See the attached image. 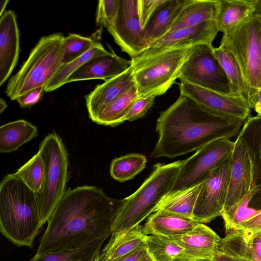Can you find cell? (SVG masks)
<instances>
[{
	"instance_id": "cell-34",
	"label": "cell",
	"mask_w": 261,
	"mask_h": 261,
	"mask_svg": "<svg viewBox=\"0 0 261 261\" xmlns=\"http://www.w3.org/2000/svg\"><path fill=\"white\" fill-rule=\"evenodd\" d=\"M145 245L153 261H179L184 253L183 248L170 238L148 235Z\"/></svg>"
},
{
	"instance_id": "cell-9",
	"label": "cell",
	"mask_w": 261,
	"mask_h": 261,
	"mask_svg": "<svg viewBox=\"0 0 261 261\" xmlns=\"http://www.w3.org/2000/svg\"><path fill=\"white\" fill-rule=\"evenodd\" d=\"M227 196L222 215L235 208L255 188L261 162L240 130L234 142Z\"/></svg>"
},
{
	"instance_id": "cell-30",
	"label": "cell",
	"mask_w": 261,
	"mask_h": 261,
	"mask_svg": "<svg viewBox=\"0 0 261 261\" xmlns=\"http://www.w3.org/2000/svg\"><path fill=\"white\" fill-rule=\"evenodd\" d=\"M217 250L234 258L237 261H261L252 242L246 241L236 231H230L221 238Z\"/></svg>"
},
{
	"instance_id": "cell-26",
	"label": "cell",
	"mask_w": 261,
	"mask_h": 261,
	"mask_svg": "<svg viewBox=\"0 0 261 261\" xmlns=\"http://www.w3.org/2000/svg\"><path fill=\"white\" fill-rule=\"evenodd\" d=\"M37 127L23 119L10 122L0 127V152L9 153L38 135Z\"/></svg>"
},
{
	"instance_id": "cell-27",
	"label": "cell",
	"mask_w": 261,
	"mask_h": 261,
	"mask_svg": "<svg viewBox=\"0 0 261 261\" xmlns=\"http://www.w3.org/2000/svg\"><path fill=\"white\" fill-rule=\"evenodd\" d=\"M134 84L125 93L105 107L93 121L98 124L116 126L125 121V117L134 101L139 97Z\"/></svg>"
},
{
	"instance_id": "cell-49",
	"label": "cell",
	"mask_w": 261,
	"mask_h": 261,
	"mask_svg": "<svg viewBox=\"0 0 261 261\" xmlns=\"http://www.w3.org/2000/svg\"><path fill=\"white\" fill-rule=\"evenodd\" d=\"M144 261H153V260H152V259L151 257H150L148 259H147Z\"/></svg>"
},
{
	"instance_id": "cell-37",
	"label": "cell",
	"mask_w": 261,
	"mask_h": 261,
	"mask_svg": "<svg viewBox=\"0 0 261 261\" xmlns=\"http://www.w3.org/2000/svg\"><path fill=\"white\" fill-rule=\"evenodd\" d=\"M119 0L98 1L95 14L97 25L107 28L115 19L118 8Z\"/></svg>"
},
{
	"instance_id": "cell-6",
	"label": "cell",
	"mask_w": 261,
	"mask_h": 261,
	"mask_svg": "<svg viewBox=\"0 0 261 261\" xmlns=\"http://www.w3.org/2000/svg\"><path fill=\"white\" fill-rule=\"evenodd\" d=\"M193 46L176 47L145 58L131 59L139 96L156 97L165 94L178 79Z\"/></svg>"
},
{
	"instance_id": "cell-18",
	"label": "cell",
	"mask_w": 261,
	"mask_h": 261,
	"mask_svg": "<svg viewBox=\"0 0 261 261\" xmlns=\"http://www.w3.org/2000/svg\"><path fill=\"white\" fill-rule=\"evenodd\" d=\"M109 47L110 54L96 57L87 62L68 78L66 84L92 79L106 82L125 72L131 66L132 61L120 57Z\"/></svg>"
},
{
	"instance_id": "cell-35",
	"label": "cell",
	"mask_w": 261,
	"mask_h": 261,
	"mask_svg": "<svg viewBox=\"0 0 261 261\" xmlns=\"http://www.w3.org/2000/svg\"><path fill=\"white\" fill-rule=\"evenodd\" d=\"M255 190L256 187L235 208L221 216L225 222L226 233L238 230L243 224L260 212L261 210H257L249 206Z\"/></svg>"
},
{
	"instance_id": "cell-1",
	"label": "cell",
	"mask_w": 261,
	"mask_h": 261,
	"mask_svg": "<svg viewBox=\"0 0 261 261\" xmlns=\"http://www.w3.org/2000/svg\"><path fill=\"white\" fill-rule=\"evenodd\" d=\"M125 201L92 186L67 190L47 222L35 255L80 248L109 237Z\"/></svg>"
},
{
	"instance_id": "cell-11",
	"label": "cell",
	"mask_w": 261,
	"mask_h": 261,
	"mask_svg": "<svg viewBox=\"0 0 261 261\" xmlns=\"http://www.w3.org/2000/svg\"><path fill=\"white\" fill-rule=\"evenodd\" d=\"M234 142L221 138L203 146L184 160L175 183L165 198L201 184L216 167L232 152Z\"/></svg>"
},
{
	"instance_id": "cell-28",
	"label": "cell",
	"mask_w": 261,
	"mask_h": 261,
	"mask_svg": "<svg viewBox=\"0 0 261 261\" xmlns=\"http://www.w3.org/2000/svg\"><path fill=\"white\" fill-rule=\"evenodd\" d=\"M108 237H103L76 249L35 255L30 261H95Z\"/></svg>"
},
{
	"instance_id": "cell-42",
	"label": "cell",
	"mask_w": 261,
	"mask_h": 261,
	"mask_svg": "<svg viewBox=\"0 0 261 261\" xmlns=\"http://www.w3.org/2000/svg\"><path fill=\"white\" fill-rule=\"evenodd\" d=\"M150 257L145 243L128 254L111 261H144Z\"/></svg>"
},
{
	"instance_id": "cell-38",
	"label": "cell",
	"mask_w": 261,
	"mask_h": 261,
	"mask_svg": "<svg viewBox=\"0 0 261 261\" xmlns=\"http://www.w3.org/2000/svg\"><path fill=\"white\" fill-rule=\"evenodd\" d=\"M154 96L139 97L133 102L125 117V121H133L145 116L153 106Z\"/></svg>"
},
{
	"instance_id": "cell-3",
	"label": "cell",
	"mask_w": 261,
	"mask_h": 261,
	"mask_svg": "<svg viewBox=\"0 0 261 261\" xmlns=\"http://www.w3.org/2000/svg\"><path fill=\"white\" fill-rule=\"evenodd\" d=\"M37 194L13 173L0 184V230L18 247L32 248L43 225Z\"/></svg>"
},
{
	"instance_id": "cell-29",
	"label": "cell",
	"mask_w": 261,
	"mask_h": 261,
	"mask_svg": "<svg viewBox=\"0 0 261 261\" xmlns=\"http://www.w3.org/2000/svg\"><path fill=\"white\" fill-rule=\"evenodd\" d=\"M202 182L170 197L164 198L154 212L162 210L193 218V211Z\"/></svg>"
},
{
	"instance_id": "cell-22",
	"label": "cell",
	"mask_w": 261,
	"mask_h": 261,
	"mask_svg": "<svg viewBox=\"0 0 261 261\" xmlns=\"http://www.w3.org/2000/svg\"><path fill=\"white\" fill-rule=\"evenodd\" d=\"M253 0H219L216 19L219 31L226 35L241 24L253 14Z\"/></svg>"
},
{
	"instance_id": "cell-45",
	"label": "cell",
	"mask_w": 261,
	"mask_h": 261,
	"mask_svg": "<svg viewBox=\"0 0 261 261\" xmlns=\"http://www.w3.org/2000/svg\"><path fill=\"white\" fill-rule=\"evenodd\" d=\"M252 242L256 252L261 258V234L255 238Z\"/></svg>"
},
{
	"instance_id": "cell-21",
	"label": "cell",
	"mask_w": 261,
	"mask_h": 261,
	"mask_svg": "<svg viewBox=\"0 0 261 261\" xmlns=\"http://www.w3.org/2000/svg\"><path fill=\"white\" fill-rule=\"evenodd\" d=\"M192 0H166L143 28L147 49L167 34L182 9Z\"/></svg>"
},
{
	"instance_id": "cell-20",
	"label": "cell",
	"mask_w": 261,
	"mask_h": 261,
	"mask_svg": "<svg viewBox=\"0 0 261 261\" xmlns=\"http://www.w3.org/2000/svg\"><path fill=\"white\" fill-rule=\"evenodd\" d=\"M200 223L193 218L159 210L149 217L143 231L146 236L173 238L188 232Z\"/></svg>"
},
{
	"instance_id": "cell-5",
	"label": "cell",
	"mask_w": 261,
	"mask_h": 261,
	"mask_svg": "<svg viewBox=\"0 0 261 261\" xmlns=\"http://www.w3.org/2000/svg\"><path fill=\"white\" fill-rule=\"evenodd\" d=\"M64 39L61 33L40 38L27 60L7 85L5 92L11 100L47 85L62 65Z\"/></svg>"
},
{
	"instance_id": "cell-8",
	"label": "cell",
	"mask_w": 261,
	"mask_h": 261,
	"mask_svg": "<svg viewBox=\"0 0 261 261\" xmlns=\"http://www.w3.org/2000/svg\"><path fill=\"white\" fill-rule=\"evenodd\" d=\"M221 42L239 63L250 89V97L261 89V20L253 14L231 33L223 35Z\"/></svg>"
},
{
	"instance_id": "cell-48",
	"label": "cell",
	"mask_w": 261,
	"mask_h": 261,
	"mask_svg": "<svg viewBox=\"0 0 261 261\" xmlns=\"http://www.w3.org/2000/svg\"><path fill=\"white\" fill-rule=\"evenodd\" d=\"M7 107L8 105L5 100L1 98L0 99V113H2Z\"/></svg>"
},
{
	"instance_id": "cell-47",
	"label": "cell",
	"mask_w": 261,
	"mask_h": 261,
	"mask_svg": "<svg viewBox=\"0 0 261 261\" xmlns=\"http://www.w3.org/2000/svg\"><path fill=\"white\" fill-rule=\"evenodd\" d=\"M9 3L8 0H1L0 1V15L1 16L4 12L5 9Z\"/></svg>"
},
{
	"instance_id": "cell-14",
	"label": "cell",
	"mask_w": 261,
	"mask_h": 261,
	"mask_svg": "<svg viewBox=\"0 0 261 261\" xmlns=\"http://www.w3.org/2000/svg\"><path fill=\"white\" fill-rule=\"evenodd\" d=\"M179 90L180 94L220 116L245 121L250 117L248 102L241 96L225 94L184 82H180Z\"/></svg>"
},
{
	"instance_id": "cell-16",
	"label": "cell",
	"mask_w": 261,
	"mask_h": 261,
	"mask_svg": "<svg viewBox=\"0 0 261 261\" xmlns=\"http://www.w3.org/2000/svg\"><path fill=\"white\" fill-rule=\"evenodd\" d=\"M170 239L184 249L179 261H212L221 239L202 223L186 233Z\"/></svg>"
},
{
	"instance_id": "cell-51",
	"label": "cell",
	"mask_w": 261,
	"mask_h": 261,
	"mask_svg": "<svg viewBox=\"0 0 261 261\" xmlns=\"http://www.w3.org/2000/svg\"></svg>"
},
{
	"instance_id": "cell-15",
	"label": "cell",
	"mask_w": 261,
	"mask_h": 261,
	"mask_svg": "<svg viewBox=\"0 0 261 261\" xmlns=\"http://www.w3.org/2000/svg\"><path fill=\"white\" fill-rule=\"evenodd\" d=\"M219 31L216 20L178 29L167 33L153 43L137 57L145 58L181 46L195 45L201 43L212 44Z\"/></svg>"
},
{
	"instance_id": "cell-40",
	"label": "cell",
	"mask_w": 261,
	"mask_h": 261,
	"mask_svg": "<svg viewBox=\"0 0 261 261\" xmlns=\"http://www.w3.org/2000/svg\"><path fill=\"white\" fill-rule=\"evenodd\" d=\"M234 231L241 234L246 241L252 242L255 238L261 234V211Z\"/></svg>"
},
{
	"instance_id": "cell-41",
	"label": "cell",
	"mask_w": 261,
	"mask_h": 261,
	"mask_svg": "<svg viewBox=\"0 0 261 261\" xmlns=\"http://www.w3.org/2000/svg\"><path fill=\"white\" fill-rule=\"evenodd\" d=\"M44 87H40L31 90L19 97L15 100L22 108L31 107L41 99Z\"/></svg>"
},
{
	"instance_id": "cell-33",
	"label": "cell",
	"mask_w": 261,
	"mask_h": 261,
	"mask_svg": "<svg viewBox=\"0 0 261 261\" xmlns=\"http://www.w3.org/2000/svg\"><path fill=\"white\" fill-rule=\"evenodd\" d=\"M146 162V157L139 153H130L116 158L111 164V176L119 182L130 180L144 169Z\"/></svg>"
},
{
	"instance_id": "cell-19",
	"label": "cell",
	"mask_w": 261,
	"mask_h": 261,
	"mask_svg": "<svg viewBox=\"0 0 261 261\" xmlns=\"http://www.w3.org/2000/svg\"><path fill=\"white\" fill-rule=\"evenodd\" d=\"M134 84L131 65L122 74L97 85L85 96L90 118L93 121L105 107L125 93Z\"/></svg>"
},
{
	"instance_id": "cell-23",
	"label": "cell",
	"mask_w": 261,
	"mask_h": 261,
	"mask_svg": "<svg viewBox=\"0 0 261 261\" xmlns=\"http://www.w3.org/2000/svg\"><path fill=\"white\" fill-rule=\"evenodd\" d=\"M219 8V0H192L181 11L168 33L215 20Z\"/></svg>"
},
{
	"instance_id": "cell-4",
	"label": "cell",
	"mask_w": 261,
	"mask_h": 261,
	"mask_svg": "<svg viewBox=\"0 0 261 261\" xmlns=\"http://www.w3.org/2000/svg\"><path fill=\"white\" fill-rule=\"evenodd\" d=\"M184 160L154 165L149 177L129 196L117 216L111 237L127 233L143 221L168 195L175 183Z\"/></svg>"
},
{
	"instance_id": "cell-13",
	"label": "cell",
	"mask_w": 261,
	"mask_h": 261,
	"mask_svg": "<svg viewBox=\"0 0 261 261\" xmlns=\"http://www.w3.org/2000/svg\"><path fill=\"white\" fill-rule=\"evenodd\" d=\"M106 28L122 51L131 59L147 49L138 14V0H119L116 17Z\"/></svg>"
},
{
	"instance_id": "cell-43",
	"label": "cell",
	"mask_w": 261,
	"mask_h": 261,
	"mask_svg": "<svg viewBox=\"0 0 261 261\" xmlns=\"http://www.w3.org/2000/svg\"><path fill=\"white\" fill-rule=\"evenodd\" d=\"M248 104L250 108L257 113V116H261V89L257 90L250 97Z\"/></svg>"
},
{
	"instance_id": "cell-46",
	"label": "cell",
	"mask_w": 261,
	"mask_h": 261,
	"mask_svg": "<svg viewBox=\"0 0 261 261\" xmlns=\"http://www.w3.org/2000/svg\"><path fill=\"white\" fill-rule=\"evenodd\" d=\"M254 11L253 15L261 20V0H253Z\"/></svg>"
},
{
	"instance_id": "cell-50",
	"label": "cell",
	"mask_w": 261,
	"mask_h": 261,
	"mask_svg": "<svg viewBox=\"0 0 261 261\" xmlns=\"http://www.w3.org/2000/svg\"><path fill=\"white\" fill-rule=\"evenodd\" d=\"M259 159L261 162V148H260V152H259Z\"/></svg>"
},
{
	"instance_id": "cell-25",
	"label": "cell",
	"mask_w": 261,
	"mask_h": 261,
	"mask_svg": "<svg viewBox=\"0 0 261 261\" xmlns=\"http://www.w3.org/2000/svg\"><path fill=\"white\" fill-rule=\"evenodd\" d=\"M214 50L230 81L232 95L241 96L248 102L250 89L235 57L226 44L221 41L219 46L214 48Z\"/></svg>"
},
{
	"instance_id": "cell-36",
	"label": "cell",
	"mask_w": 261,
	"mask_h": 261,
	"mask_svg": "<svg viewBox=\"0 0 261 261\" xmlns=\"http://www.w3.org/2000/svg\"><path fill=\"white\" fill-rule=\"evenodd\" d=\"M97 43L89 37L76 34H69L65 37L62 65L68 64L81 57Z\"/></svg>"
},
{
	"instance_id": "cell-10",
	"label": "cell",
	"mask_w": 261,
	"mask_h": 261,
	"mask_svg": "<svg viewBox=\"0 0 261 261\" xmlns=\"http://www.w3.org/2000/svg\"><path fill=\"white\" fill-rule=\"evenodd\" d=\"M212 44L192 46L184 63L178 79L225 94L231 95L230 81L214 54Z\"/></svg>"
},
{
	"instance_id": "cell-2",
	"label": "cell",
	"mask_w": 261,
	"mask_h": 261,
	"mask_svg": "<svg viewBox=\"0 0 261 261\" xmlns=\"http://www.w3.org/2000/svg\"><path fill=\"white\" fill-rule=\"evenodd\" d=\"M245 121L220 116L180 94L156 120V143L152 158L173 159L197 151L221 138L238 135Z\"/></svg>"
},
{
	"instance_id": "cell-7",
	"label": "cell",
	"mask_w": 261,
	"mask_h": 261,
	"mask_svg": "<svg viewBox=\"0 0 261 261\" xmlns=\"http://www.w3.org/2000/svg\"><path fill=\"white\" fill-rule=\"evenodd\" d=\"M46 166L43 192L37 194L43 224L48 222L65 193L68 175V153L59 136L55 132L41 142L38 152Z\"/></svg>"
},
{
	"instance_id": "cell-31",
	"label": "cell",
	"mask_w": 261,
	"mask_h": 261,
	"mask_svg": "<svg viewBox=\"0 0 261 261\" xmlns=\"http://www.w3.org/2000/svg\"><path fill=\"white\" fill-rule=\"evenodd\" d=\"M99 42L84 55L73 61L62 65L50 81L44 87V91L49 92L53 91L66 84L68 78L85 63L91 59L110 54Z\"/></svg>"
},
{
	"instance_id": "cell-39",
	"label": "cell",
	"mask_w": 261,
	"mask_h": 261,
	"mask_svg": "<svg viewBox=\"0 0 261 261\" xmlns=\"http://www.w3.org/2000/svg\"><path fill=\"white\" fill-rule=\"evenodd\" d=\"M166 0H138V14L143 29Z\"/></svg>"
},
{
	"instance_id": "cell-12",
	"label": "cell",
	"mask_w": 261,
	"mask_h": 261,
	"mask_svg": "<svg viewBox=\"0 0 261 261\" xmlns=\"http://www.w3.org/2000/svg\"><path fill=\"white\" fill-rule=\"evenodd\" d=\"M231 154L212 170L203 181L193 211L194 220L208 223L221 216L228 193Z\"/></svg>"
},
{
	"instance_id": "cell-24",
	"label": "cell",
	"mask_w": 261,
	"mask_h": 261,
	"mask_svg": "<svg viewBox=\"0 0 261 261\" xmlns=\"http://www.w3.org/2000/svg\"><path fill=\"white\" fill-rule=\"evenodd\" d=\"M146 237L140 225L124 234L111 237L95 261H111L125 255L144 245Z\"/></svg>"
},
{
	"instance_id": "cell-32",
	"label": "cell",
	"mask_w": 261,
	"mask_h": 261,
	"mask_svg": "<svg viewBox=\"0 0 261 261\" xmlns=\"http://www.w3.org/2000/svg\"><path fill=\"white\" fill-rule=\"evenodd\" d=\"M13 174L37 194L43 192L46 180V166L38 152Z\"/></svg>"
},
{
	"instance_id": "cell-44",
	"label": "cell",
	"mask_w": 261,
	"mask_h": 261,
	"mask_svg": "<svg viewBox=\"0 0 261 261\" xmlns=\"http://www.w3.org/2000/svg\"><path fill=\"white\" fill-rule=\"evenodd\" d=\"M212 261H237L230 256L216 250Z\"/></svg>"
},
{
	"instance_id": "cell-17",
	"label": "cell",
	"mask_w": 261,
	"mask_h": 261,
	"mask_svg": "<svg viewBox=\"0 0 261 261\" xmlns=\"http://www.w3.org/2000/svg\"><path fill=\"white\" fill-rule=\"evenodd\" d=\"M20 34L15 13L5 11L0 18V86L16 65L20 52Z\"/></svg>"
}]
</instances>
